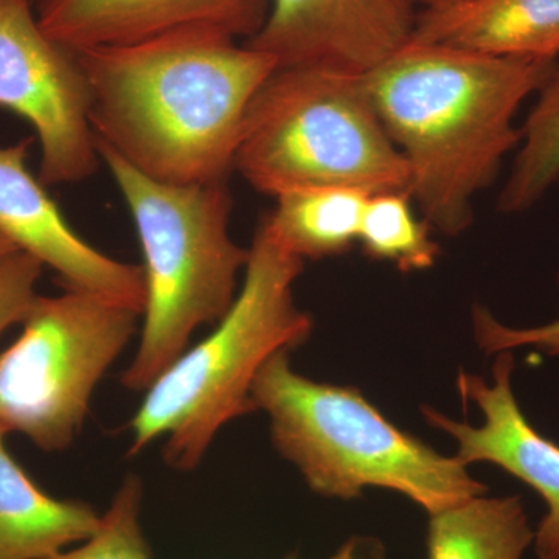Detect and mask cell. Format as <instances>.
Segmentation results:
<instances>
[{"label":"cell","mask_w":559,"mask_h":559,"mask_svg":"<svg viewBox=\"0 0 559 559\" xmlns=\"http://www.w3.org/2000/svg\"><path fill=\"white\" fill-rule=\"evenodd\" d=\"M463 2V0H418L421 10L439 9V7L452 5V3Z\"/></svg>","instance_id":"obj_22"},{"label":"cell","mask_w":559,"mask_h":559,"mask_svg":"<svg viewBox=\"0 0 559 559\" xmlns=\"http://www.w3.org/2000/svg\"><path fill=\"white\" fill-rule=\"evenodd\" d=\"M557 61L498 58L409 43L366 73L374 108L409 170V194L430 226L457 237L473 201L521 145L513 120Z\"/></svg>","instance_id":"obj_2"},{"label":"cell","mask_w":559,"mask_h":559,"mask_svg":"<svg viewBox=\"0 0 559 559\" xmlns=\"http://www.w3.org/2000/svg\"><path fill=\"white\" fill-rule=\"evenodd\" d=\"M369 198L347 187H300L275 197L274 210L260 224L304 261L341 255L358 241Z\"/></svg>","instance_id":"obj_15"},{"label":"cell","mask_w":559,"mask_h":559,"mask_svg":"<svg viewBox=\"0 0 559 559\" xmlns=\"http://www.w3.org/2000/svg\"><path fill=\"white\" fill-rule=\"evenodd\" d=\"M33 139L0 146V234L60 278L62 288L119 301L142 311V266L121 263L70 227L46 186L27 168Z\"/></svg>","instance_id":"obj_11"},{"label":"cell","mask_w":559,"mask_h":559,"mask_svg":"<svg viewBox=\"0 0 559 559\" xmlns=\"http://www.w3.org/2000/svg\"><path fill=\"white\" fill-rule=\"evenodd\" d=\"M33 5L35 0H0V108L35 130L44 186L79 183L102 162L90 83L75 50L46 35Z\"/></svg>","instance_id":"obj_8"},{"label":"cell","mask_w":559,"mask_h":559,"mask_svg":"<svg viewBox=\"0 0 559 559\" xmlns=\"http://www.w3.org/2000/svg\"><path fill=\"white\" fill-rule=\"evenodd\" d=\"M75 53L95 142L173 186L229 178L250 102L277 68L264 51L209 28Z\"/></svg>","instance_id":"obj_1"},{"label":"cell","mask_w":559,"mask_h":559,"mask_svg":"<svg viewBox=\"0 0 559 559\" xmlns=\"http://www.w3.org/2000/svg\"><path fill=\"white\" fill-rule=\"evenodd\" d=\"M513 371L511 352L496 356L491 382L460 371V396L479 407L484 417L480 426L457 421L432 407H423L421 414L429 426L455 440V459L463 465L492 463L538 492L546 514L535 530L532 546L538 559H559V444L533 428L521 411L514 396Z\"/></svg>","instance_id":"obj_10"},{"label":"cell","mask_w":559,"mask_h":559,"mask_svg":"<svg viewBox=\"0 0 559 559\" xmlns=\"http://www.w3.org/2000/svg\"><path fill=\"white\" fill-rule=\"evenodd\" d=\"M44 264L21 249L0 255V334L22 323L38 299L36 285Z\"/></svg>","instance_id":"obj_20"},{"label":"cell","mask_w":559,"mask_h":559,"mask_svg":"<svg viewBox=\"0 0 559 559\" xmlns=\"http://www.w3.org/2000/svg\"><path fill=\"white\" fill-rule=\"evenodd\" d=\"M260 193L347 187L409 190V170L366 75L323 66L275 68L250 102L235 167Z\"/></svg>","instance_id":"obj_6"},{"label":"cell","mask_w":559,"mask_h":559,"mask_svg":"<svg viewBox=\"0 0 559 559\" xmlns=\"http://www.w3.org/2000/svg\"><path fill=\"white\" fill-rule=\"evenodd\" d=\"M252 400L270 417L275 450L323 498L353 500L369 488L390 489L433 514L487 495L468 466L396 428L359 389L297 373L289 352L261 367Z\"/></svg>","instance_id":"obj_4"},{"label":"cell","mask_w":559,"mask_h":559,"mask_svg":"<svg viewBox=\"0 0 559 559\" xmlns=\"http://www.w3.org/2000/svg\"><path fill=\"white\" fill-rule=\"evenodd\" d=\"M140 318L142 311L92 294L39 296L21 336L0 353V426L39 450H68Z\"/></svg>","instance_id":"obj_7"},{"label":"cell","mask_w":559,"mask_h":559,"mask_svg":"<svg viewBox=\"0 0 559 559\" xmlns=\"http://www.w3.org/2000/svg\"><path fill=\"white\" fill-rule=\"evenodd\" d=\"M40 28L72 50L123 46L183 28L246 43L263 27L270 0H35Z\"/></svg>","instance_id":"obj_12"},{"label":"cell","mask_w":559,"mask_h":559,"mask_svg":"<svg viewBox=\"0 0 559 559\" xmlns=\"http://www.w3.org/2000/svg\"><path fill=\"white\" fill-rule=\"evenodd\" d=\"M17 249L16 246L13 245L9 240V238L5 237V235L0 234V255H3V253L11 252V250Z\"/></svg>","instance_id":"obj_23"},{"label":"cell","mask_w":559,"mask_h":559,"mask_svg":"<svg viewBox=\"0 0 559 559\" xmlns=\"http://www.w3.org/2000/svg\"><path fill=\"white\" fill-rule=\"evenodd\" d=\"M535 530L520 496H476L429 514L428 559H522Z\"/></svg>","instance_id":"obj_16"},{"label":"cell","mask_w":559,"mask_h":559,"mask_svg":"<svg viewBox=\"0 0 559 559\" xmlns=\"http://www.w3.org/2000/svg\"><path fill=\"white\" fill-rule=\"evenodd\" d=\"M304 267L260 224L230 310L145 390L130 423L131 455L164 437L165 463L193 471L227 423L257 411L252 385L261 367L304 345L314 326L294 299Z\"/></svg>","instance_id":"obj_3"},{"label":"cell","mask_w":559,"mask_h":559,"mask_svg":"<svg viewBox=\"0 0 559 559\" xmlns=\"http://www.w3.org/2000/svg\"><path fill=\"white\" fill-rule=\"evenodd\" d=\"M418 0H270L246 46L288 66H323L366 75L411 43Z\"/></svg>","instance_id":"obj_9"},{"label":"cell","mask_w":559,"mask_h":559,"mask_svg":"<svg viewBox=\"0 0 559 559\" xmlns=\"http://www.w3.org/2000/svg\"><path fill=\"white\" fill-rule=\"evenodd\" d=\"M412 202L409 191L370 194L360 221L358 241L364 252L401 272L429 270L440 255L430 224L417 218Z\"/></svg>","instance_id":"obj_18"},{"label":"cell","mask_w":559,"mask_h":559,"mask_svg":"<svg viewBox=\"0 0 559 559\" xmlns=\"http://www.w3.org/2000/svg\"><path fill=\"white\" fill-rule=\"evenodd\" d=\"M411 43L488 57L557 61L559 0H463L425 9Z\"/></svg>","instance_id":"obj_13"},{"label":"cell","mask_w":559,"mask_h":559,"mask_svg":"<svg viewBox=\"0 0 559 559\" xmlns=\"http://www.w3.org/2000/svg\"><path fill=\"white\" fill-rule=\"evenodd\" d=\"M522 128L520 153L499 197L503 213L525 212L559 182V66Z\"/></svg>","instance_id":"obj_17"},{"label":"cell","mask_w":559,"mask_h":559,"mask_svg":"<svg viewBox=\"0 0 559 559\" xmlns=\"http://www.w3.org/2000/svg\"><path fill=\"white\" fill-rule=\"evenodd\" d=\"M97 150L127 202L145 261L139 348L120 378L124 389L143 392L189 348L194 331L230 310L249 249L230 237L227 180L173 186L146 178L100 143Z\"/></svg>","instance_id":"obj_5"},{"label":"cell","mask_w":559,"mask_h":559,"mask_svg":"<svg viewBox=\"0 0 559 559\" xmlns=\"http://www.w3.org/2000/svg\"><path fill=\"white\" fill-rule=\"evenodd\" d=\"M7 433L0 426V559H49L90 539L100 514L43 491L7 450Z\"/></svg>","instance_id":"obj_14"},{"label":"cell","mask_w":559,"mask_h":559,"mask_svg":"<svg viewBox=\"0 0 559 559\" xmlns=\"http://www.w3.org/2000/svg\"><path fill=\"white\" fill-rule=\"evenodd\" d=\"M142 495V481L131 474L114 496L94 535L79 549L60 551L49 559H151L148 544L140 527ZM329 559L347 557L337 551Z\"/></svg>","instance_id":"obj_19"},{"label":"cell","mask_w":559,"mask_h":559,"mask_svg":"<svg viewBox=\"0 0 559 559\" xmlns=\"http://www.w3.org/2000/svg\"><path fill=\"white\" fill-rule=\"evenodd\" d=\"M473 331L477 345L488 355L533 347L559 358V319L546 325L513 329L499 322L488 308L477 305L473 310Z\"/></svg>","instance_id":"obj_21"}]
</instances>
